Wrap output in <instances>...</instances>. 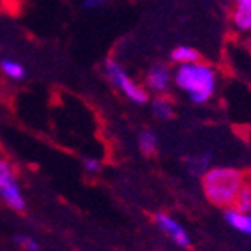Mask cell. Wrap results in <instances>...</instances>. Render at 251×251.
I'll list each match as a JSON object with an SVG mask.
<instances>
[{"mask_svg": "<svg viewBox=\"0 0 251 251\" xmlns=\"http://www.w3.org/2000/svg\"><path fill=\"white\" fill-rule=\"evenodd\" d=\"M174 83L176 86L190 97V100L195 104H204L211 100V97L216 92V72L211 65L202 63L201 60L186 65H177L174 72Z\"/></svg>", "mask_w": 251, "mask_h": 251, "instance_id": "cell-1", "label": "cell"}, {"mask_svg": "<svg viewBox=\"0 0 251 251\" xmlns=\"http://www.w3.org/2000/svg\"><path fill=\"white\" fill-rule=\"evenodd\" d=\"M246 184V177L234 167H211L202 176L205 197L222 207H232L239 192Z\"/></svg>", "mask_w": 251, "mask_h": 251, "instance_id": "cell-2", "label": "cell"}, {"mask_svg": "<svg viewBox=\"0 0 251 251\" xmlns=\"http://www.w3.org/2000/svg\"><path fill=\"white\" fill-rule=\"evenodd\" d=\"M105 75L107 79L116 86L123 95L128 99V100L135 102V104H146L150 100V95H148V90L144 86L134 81L128 75V72L116 62V60H109L105 63Z\"/></svg>", "mask_w": 251, "mask_h": 251, "instance_id": "cell-3", "label": "cell"}, {"mask_svg": "<svg viewBox=\"0 0 251 251\" xmlns=\"http://www.w3.org/2000/svg\"><path fill=\"white\" fill-rule=\"evenodd\" d=\"M0 199L14 211H23L26 207L25 195L20 188L13 165L2 158H0Z\"/></svg>", "mask_w": 251, "mask_h": 251, "instance_id": "cell-4", "label": "cell"}, {"mask_svg": "<svg viewBox=\"0 0 251 251\" xmlns=\"http://www.w3.org/2000/svg\"><path fill=\"white\" fill-rule=\"evenodd\" d=\"M155 223L160 230H162L165 235H169L177 246L188 248L190 244H192V239H190L186 228H184L179 222H176L172 216H169V214H165V213H158L155 216Z\"/></svg>", "mask_w": 251, "mask_h": 251, "instance_id": "cell-5", "label": "cell"}, {"mask_svg": "<svg viewBox=\"0 0 251 251\" xmlns=\"http://www.w3.org/2000/svg\"><path fill=\"white\" fill-rule=\"evenodd\" d=\"M171 81H172V72L169 71V67L163 65V63H155L146 74L148 90H151V92H155V93L167 92Z\"/></svg>", "mask_w": 251, "mask_h": 251, "instance_id": "cell-6", "label": "cell"}, {"mask_svg": "<svg viewBox=\"0 0 251 251\" xmlns=\"http://www.w3.org/2000/svg\"><path fill=\"white\" fill-rule=\"evenodd\" d=\"M225 222L239 230L241 234L250 235L251 237V213H246V211H239L235 207H226L225 211Z\"/></svg>", "mask_w": 251, "mask_h": 251, "instance_id": "cell-7", "label": "cell"}, {"mask_svg": "<svg viewBox=\"0 0 251 251\" xmlns=\"http://www.w3.org/2000/svg\"><path fill=\"white\" fill-rule=\"evenodd\" d=\"M232 21H234V26L239 32H251V2L235 4Z\"/></svg>", "mask_w": 251, "mask_h": 251, "instance_id": "cell-8", "label": "cell"}, {"mask_svg": "<svg viewBox=\"0 0 251 251\" xmlns=\"http://www.w3.org/2000/svg\"><path fill=\"white\" fill-rule=\"evenodd\" d=\"M171 60L176 62L177 65H186V63H193L201 60V54L195 48L186 46V44H181V46L174 48L171 53Z\"/></svg>", "mask_w": 251, "mask_h": 251, "instance_id": "cell-9", "label": "cell"}, {"mask_svg": "<svg viewBox=\"0 0 251 251\" xmlns=\"http://www.w3.org/2000/svg\"><path fill=\"white\" fill-rule=\"evenodd\" d=\"M139 150L143 151L144 155H153L158 150V137L153 134L151 130H144L139 135Z\"/></svg>", "mask_w": 251, "mask_h": 251, "instance_id": "cell-10", "label": "cell"}, {"mask_svg": "<svg viewBox=\"0 0 251 251\" xmlns=\"http://www.w3.org/2000/svg\"><path fill=\"white\" fill-rule=\"evenodd\" d=\"M0 69H2V72L7 75L9 79L20 81V79L25 77V67H23L20 62H16V60H9V58L2 60Z\"/></svg>", "mask_w": 251, "mask_h": 251, "instance_id": "cell-11", "label": "cell"}, {"mask_svg": "<svg viewBox=\"0 0 251 251\" xmlns=\"http://www.w3.org/2000/svg\"><path fill=\"white\" fill-rule=\"evenodd\" d=\"M151 109H153V114H155L158 120H169V118H172V114H174V107H172L171 100L163 99V97L155 99L153 104H151Z\"/></svg>", "mask_w": 251, "mask_h": 251, "instance_id": "cell-12", "label": "cell"}, {"mask_svg": "<svg viewBox=\"0 0 251 251\" xmlns=\"http://www.w3.org/2000/svg\"><path fill=\"white\" fill-rule=\"evenodd\" d=\"M232 207H235V209H239V211L251 213V184L250 183H246L243 188H241V192H239L237 199H235Z\"/></svg>", "mask_w": 251, "mask_h": 251, "instance_id": "cell-13", "label": "cell"}, {"mask_svg": "<svg viewBox=\"0 0 251 251\" xmlns=\"http://www.w3.org/2000/svg\"><path fill=\"white\" fill-rule=\"evenodd\" d=\"M188 169L193 174H204L211 169V158L209 155H201V156H192L188 160Z\"/></svg>", "mask_w": 251, "mask_h": 251, "instance_id": "cell-14", "label": "cell"}, {"mask_svg": "<svg viewBox=\"0 0 251 251\" xmlns=\"http://www.w3.org/2000/svg\"><path fill=\"white\" fill-rule=\"evenodd\" d=\"M14 241H16V243L20 244L25 251H39L41 250V246H39L37 241L32 239V237H28V235H16Z\"/></svg>", "mask_w": 251, "mask_h": 251, "instance_id": "cell-15", "label": "cell"}, {"mask_svg": "<svg viewBox=\"0 0 251 251\" xmlns=\"http://www.w3.org/2000/svg\"><path fill=\"white\" fill-rule=\"evenodd\" d=\"M83 169L90 174H95V172L100 171V162L97 158H84L83 160Z\"/></svg>", "mask_w": 251, "mask_h": 251, "instance_id": "cell-16", "label": "cell"}, {"mask_svg": "<svg viewBox=\"0 0 251 251\" xmlns=\"http://www.w3.org/2000/svg\"><path fill=\"white\" fill-rule=\"evenodd\" d=\"M109 0H83V5L86 9H100L107 4Z\"/></svg>", "mask_w": 251, "mask_h": 251, "instance_id": "cell-17", "label": "cell"}, {"mask_svg": "<svg viewBox=\"0 0 251 251\" xmlns=\"http://www.w3.org/2000/svg\"><path fill=\"white\" fill-rule=\"evenodd\" d=\"M235 4H248V2H251V0H234Z\"/></svg>", "mask_w": 251, "mask_h": 251, "instance_id": "cell-18", "label": "cell"}]
</instances>
